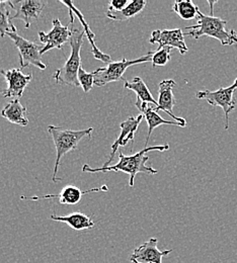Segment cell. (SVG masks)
Masks as SVG:
<instances>
[{
  "instance_id": "13",
  "label": "cell",
  "mask_w": 237,
  "mask_h": 263,
  "mask_svg": "<svg viewBox=\"0 0 237 263\" xmlns=\"http://www.w3.org/2000/svg\"><path fill=\"white\" fill-rule=\"evenodd\" d=\"M143 118H144L143 115H140L138 117H130L126 121L121 123V125H120L121 133H120L119 137L117 138V140L113 143L112 151L110 153V158H108L107 162L103 165V167L111 166V163L113 162V160L115 158V154L118 151L119 147L126 146L129 143V141H131L132 143L134 142L135 133L138 130Z\"/></svg>"
},
{
  "instance_id": "15",
  "label": "cell",
  "mask_w": 237,
  "mask_h": 263,
  "mask_svg": "<svg viewBox=\"0 0 237 263\" xmlns=\"http://www.w3.org/2000/svg\"><path fill=\"white\" fill-rule=\"evenodd\" d=\"M176 85L175 81L172 79H168V80H163L159 83L158 85V106L156 108H154L157 112L159 110H162L165 112H167L169 116H170L173 121L180 123L185 126H187V122L185 119L176 117L173 114V107L175 105V99L173 96V87Z\"/></svg>"
},
{
  "instance_id": "10",
  "label": "cell",
  "mask_w": 237,
  "mask_h": 263,
  "mask_svg": "<svg viewBox=\"0 0 237 263\" xmlns=\"http://www.w3.org/2000/svg\"><path fill=\"white\" fill-rule=\"evenodd\" d=\"M149 43L158 44V49L163 47L176 49L181 55H185L189 51L185 42V33H183L180 29L154 31L151 33Z\"/></svg>"
},
{
  "instance_id": "7",
  "label": "cell",
  "mask_w": 237,
  "mask_h": 263,
  "mask_svg": "<svg viewBox=\"0 0 237 263\" xmlns=\"http://www.w3.org/2000/svg\"><path fill=\"white\" fill-rule=\"evenodd\" d=\"M7 35L13 41L15 47L19 50L20 62L22 68L34 66L41 70H45L47 65L42 61L41 51L44 45H38L32 41L24 39L17 33H8Z\"/></svg>"
},
{
  "instance_id": "12",
  "label": "cell",
  "mask_w": 237,
  "mask_h": 263,
  "mask_svg": "<svg viewBox=\"0 0 237 263\" xmlns=\"http://www.w3.org/2000/svg\"><path fill=\"white\" fill-rule=\"evenodd\" d=\"M0 73L4 76L6 79L8 88L6 93L3 98L9 99L14 98V99H20L23 95L27 86L30 84V82L33 79L32 74H24L21 69H9V70H1Z\"/></svg>"
},
{
  "instance_id": "2",
  "label": "cell",
  "mask_w": 237,
  "mask_h": 263,
  "mask_svg": "<svg viewBox=\"0 0 237 263\" xmlns=\"http://www.w3.org/2000/svg\"><path fill=\"white\" fill-rule=\"evenodd\" d=\"M198 22L195 26L187 27L186 35L199 40L202 36H210L219 41L223 46H232L237 43V33L234 30H226L227 22L220 17L205 15L198 10Z\"/></svg>"
},
{
  "instance_id": "9",
  "label": "cell",
  "mask_w": 237,
  "mask_h": 263,
  "mask_svg": "<svg viewBox=\"0 0 237 263\" xmlns=\"http://www.w3.org/2000/svg\"><path fill=\"white\" fill-rule=\"evenodd\" d=\"M53 28L50 32H39V39L44 44V48L41 54H45L52 49L62 50L63 46L69 43L71 37V30H69V25H62L58 18H54Z\"/></svg>"
},
{
  "instance_id": "5",
  "label": "cell",
  "mask_w": 237,
  "mask_h": 263,
  "mask_svg": "<svg viewBox=\"0 0 237 263\" xmlns=\"http://www.w3.org/2000/svg\"><path fill=\"white\" fill-rule=\"evenodd\" d=\"M153 52H148L146 55L135 59V60H127L123 58L121 61L111 62L107 66L97 69L95 72V85L102 87L111 82L125 80L124 73L131 66L137 64H143L151 62Z\"/></svg>"
},
{
  "instance_id": "8",
  "label": "cell",
  "mask_w": 237,
  "mask_h": 263,
  "mask_svg": "<svg viewBox=\"0 0 237 263\" xmlns=\"http://www.w3.org/2000/svg\"><path fill=\"white\" fill-rule=\"evenodd\" d=\"M10 8L15 10V14L11 20L23 21L26 28L29 29L32 24L37 22L47 5L44 0H22V1H8Z\"/></svg>"
},
{
  "instance_id": "23",
  "label": "cell",
  "mask_w": 237,
  "mask_h": 263,
  "mask_svg": "<svg viewBox=\"0 0 237 263\" xmlns=\"http://www.w3.org/2000/svg\"><path fill=\"white\" fill-rule=\"evenodd\" d=\"M8 1H0V36L4 37L8 33H17L16 28L12 24Z\"/></svg>"
},
{
  "instance_id": "19",
  "label": "cell",
  "mask_w": 237,
  "mask_h": 263,
  "mask_svg": "<svg viewBox=\"0 0 237 263\" xmlns=\"http://www.w3.org/2000/svg\"><path fill=\"white\" fill-rule=\"evenodd\" d=\"M51 219L56 222H62L67 224L73 230L83 231L92 230L95 228L96 224L90 217L82 213H72L67 216H56L52 215Z\"/></svg>"
},
{
  "instance_id": "11",
  "label": "cell",
  "mask_w": 237,
  "mask_h": 263,
  "mask_svg": "<svg viewBox=\"0 0 237 263\" xmlns=\"http://www.w3.org/2000/svg\"><path fill=\"white\" fill-rule=\"evenodd\" d=\"M158 240L156 238H150L148 241L137 247L130 255V261L132 263H162V258L169 255L172 251L159 250L157 248Z\"/></svg>"
},
{
  "instance_id": "22",
  "label": "cell",
  "mask_w": 237,
  "mask_h": 263,
  "mask_svg": "<svg viewBox=\"0 0 237 263\" xmlns=\"http://www.w3.org/2000/svg\"><path fill=\"white\" fill-rule=\"evenodd\" d=\"M172 10L185 21H192L198 17L199 7L191 0H178L175 1Z\"/></svg>"
},
{
  "instance_id": "25",
  "label": "cell",
  "mask_w": 237,
  "mask_h": 263,
  "mask_svg": "<svg viewBox=\"0 0 237 263\" xmlns=\"http://www.w3.org/2000/svg\"><path fill=\"white\" fill-rule=\"evenodd\" d=\"M171 48L170 47H163L161 49H158L155 53L152 55V65L153 67L157 66H166L171 59Z\"/></svg>"
},
{
  "instance_id": "1",
  "label": "cell",
  "mask_w": 237,
  "mask_h": 263,
  "mask_svg": "<svg viewBox=\"0 0 237 263\" xmlns=\"http://www.w3.org/2000/svg\"><path fill=\"white\" fill-rule=\"evenodd\" d=\"M170 149V145H160V146H151L145 147L140 152L136 153L132 156H126L124 153L119 154V162L117 164L112 165L108 167H100L93 168L89 165H83L82 171L88 173H98V172H125L130 176L129 184L130 186H134L136 175L138 173H148V174H156L157 170L151 166H147L146 162L149 160V157L146 155L150 151H168Z\"/></svg>"
},
{
  "instance_id": "21",
  "label": "cell",
  "mask_w": 237,
  "mask_h": 263,
  "mask_svg": "<svg viewBox=\"0 0 237 263\" xmlns=\"http://www.w3.org/2000/svg\"><path fill=\"white\" fill-rule=\"evenodd\" d=\"M146 1L145 0H134L129 2V4L122 9L121 11H111L107 10L106 16L110 20L116 21V22H123L127 21L129 18H132L136 15H138L146 6Z\"/></svg>"
},
{
  "instance_id": "26",
  "label": "cell",
  "mask_w": 237,
  "mask_h": 263,
  "mask_svg": "<svg viewBox=\"0 0 237 263\" xmlns=\"http://www.w3.org/2000/svg\"><path fill=\"white\" fill-rule=\"evenodd\" d=\"M129 4L128 0H112L108 3V9L111 11H121Z\"/></svg>"
},
{
  "instance_id": "20",
  "label": "cell",
  "mask_w": 237,
  "mask_h": 263,
  "mask_svg": "<svg viewBox=\"0 0 237 263\" xmlns=\"http://www.w3.org/2000/svg\"><path fill=\"white\" fill-rule=\"evenodd\" d=\"M124 88L127 90H132L134 91L137 96V100L136 103H148L152 104L154 108L158 106L157 100L153 99L151 92L149 91L147 85L143 81L142 78L140 77H135L132 81L124 80Z\"/></svg>"
},
{
  "instance_id": "3",
  "label": "cell",
  "mask_w": 237,
  "mask_h": 263,
  "mask_svg": "<svg viewBox=\"0 0 237 263\" xmlns=\"http://www.w3.org/2000/svg\"><path fill=\"white\" fill-rule=\"evenodd\" d=\"M84 36H85V33L83 29L82 30L71 29V37L69 41V45L71 48L70 56L67 61L65 62V64L54 72L53 78L55 79L56 83L73 85L75 87L80 86L77 75H78L79 69L82 67L80 50L83 44Z\"/></svg>"
},
{
  "instance_id": "27",
  "label": "cell",
  "mask_w": 237,
  "mask_h": 263,
  "mask_svg": "<svg viewBox=\"0 0 237 263\" xmlns=\"http://www.w3.org/2000/svg\"><path fill=\"white\" fill-rule=\"evenodd\" d=\"M7 88H8V85H7L6 79H5L4 76L0 73V95H2V96L4 97V95H5L6 91H7Z\"/></svg>"
},
{
  "instance_id": "16",
  "label": "cell",
  "mask_w": 237,
  "mask_h": 263,
  "mask_svg": "<svg viewBox=\"0 0 237 263\" xmlns=\"http://www.w3.org/2000/svg\"><path fill=\"white\" fill-rule=\"evenodd\" d=\"M136 107L141 111V115L144 116L146 119V122L148 124V135L146 138V143L145 146H148V142L150 140L151 134L154 131L157 127L162 126V125H172V126H177V127H186L185 125L177 123L175 121H168L161 118L157 111L154 109V106H151L152 104L148 103H135Z\"/></svg>"
},
{
  "instance_id": "6",
  "label": "cell",
  "mask_w": 237,
  "mask_h": 263,
  "mask_svg": "<svg viewBox=\"0 0 237 263\" xmlns=\"http://www.w3.org/2000/svg\"><path fill=\"white\" fill-rule=\"evenodd\" d=\"M236 89L237 78L234 80L233 84L228 87H223L216 91L205 89L196 93L197 99H204L213 107L219 106L223 109L225 115V130H228L229 128V114L234 110L236 106V100L233 96Z\"/></svg>"
},
{
  "instance_id": "4",
  "label": "cell",
  "mask_w": 237,
  "mask_h": 263,
  "mask_svg": "<svg viewBox=\"0 0 237 263\" xmlns=\"http://www.w3.org/2000/svg\"><path fill=\"white\" fill-rule=\"evenodd\" d=\"M94 132V128L73 131V130H66L64 128L56 127V126H49L48 133L51 135L54 145L56 147V162L54 167V172L52 176L53 182H59L62 179L57 177V172L59 169V165L61 163L62 157L67 154L68 152L73 151L77 148L79 142L84 138H92Z\"/></svg>"
},
{
  "instance_id": "14",
  "label": "cell",
  "mask_w": 237,
  "mask_h": 263,
  "mask_svg": "<svg viewBox=\"0 0 237 263\" xmlns=\"http://www.w3.org/2000/svg\"><path fill=\"white\" fill-rule=\"evenodd\" d=\"M108 189L106 185H102L101 187L92 189L88 191H81L80 189L74 185H66L59 194L57 195H46V196H38V197H21V199H31V200H41V199H51V198H59L60 203L62 204H77L83 195H87L90 193H100L107 192Z\"/></svg>"
},
{
  "instance_id": "24",
  "label": "cell",
  "mask_w": 237,
  "mask_h": 263,
  "mask_svg": "<svg viewBox=\"0 0 237 263\" xmlns=\"http://www.w3.org/2000/svg\"><path fill=\"white\" fill-rule=\"evenodd\" d=\"M78 82L85 93H88L95 85V72H86L82 67L78 71Z\"/></svg>"
},
{
  "instance_id": "18",
  "label": "cell",
  "mask_w": 237,
  "mask_h": 263,
  "mask_svg": "<svg viewBox=\"0 0 237 263\" xmlns=\"http://www.w3.org/2000/svg\"><path fill=\"white\" fill-rule=\"evenodd\" d=\"M62 4H64L65 6H67L68 9L70 12H72L74 15H76L78 17V20L80 21V23L82 24V27H83V31L85 33V35L87 36L90 45H92V52L95 56L96 59L98 60H101L104 63H111L112 62V59H111V56L110 55H106L104 53H102V51L97 47L96 43H95V33H93V31L90 30L89 26L87 25V23L85 22L82 13L74 6V3L72 1H60Z\"/></svg>"
},
{
  "instance_id": "17",
  "label": "cell",
  "mask_w": 237,
  "mask_h": 263,
  "mask_svg": "<svg viewBox=\"0 0 237 263\" xmlns=\"http://www.w3.org/2000/svg\"><path fill=\"white\" fill-rule=\"evenodd\" d=\"M1 117L11 124L22 127H27L29 125L27 107L21 103L20 99H13L6 104L1 110Z\"/></svg>"
}]
</instances>
